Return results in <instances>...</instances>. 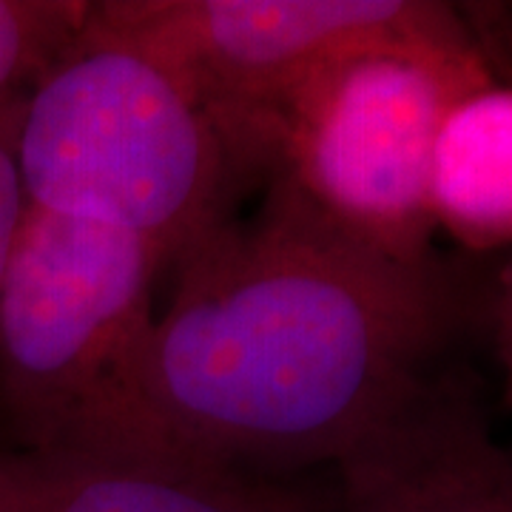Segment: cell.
Segmentation results:
<instances>
[{
	"instance_id": "cell-8",
	"label": "cell",
	"mask_w": 512,
	"mask_h": 512,
	"mask_svg": "<svg viewBox=\"0 0 512 512\" xmlns=\"http://www.w3.org/2000/svg\"><path fill=\"white\" fill-rule=\"evenodd\" d=\"M430 211L467 251L512 245V83L493 80L444 114L430 163Z\"/></svg>"
},
{
	"instance_id": "cell-3",
	"label": "cell",
	"mask_w": 512,
	"mask_h": 512,
	"mask_svg": "<svg viewBox=\"0 0 512 512\" xmlns=\"http://www.w3.org/2000/svg\"><path fill=\"white\" fill-rule=\"evenodd\" d=\"M165 262L109 225L26 205L0 279V404L26 453H103Z\"/></svg>"
},
{
	"instance_id": "cell-7",
	"label": "cell",
	"mask_w": 512,
	"mask_h": 512,
	"mask_svg": "<svg viewBox=\"0 0 512 512\" xmlns=\"http://www.w3.org/2000/svg\"><path fill=\"white\" fill-rule=\"evenodd\" d=\"M333 490L191 461L109 453L0 456V512H325Z\"/></svg>"
},
{
	"instance_id": "cell-9",
	"label": "cell",
	"mask_w": 512,
	"mask_h": 512,
	"mask_svg": "<svg viewBox=\"0 0 512 512\" xmlns=\"http://www.w3.org/2000/svg\"><path fill=\"white\" fill-rule=\"evenodd\" d=\"M89 9L83 0H0V146L12 154L29 97L72 52Z\"/></svg>"
},
{
	"instance_id": "cell-10",
	"label": "cell",
	"mask_w": 512,
	"mask_h": 512,
	"mask_svg": "<svg viewBox=\"0 0 512 512\" xmlns=\"http://www.w3.org/2000/svg\"><path fill=\"white\" fill-rule=\"evenodd\" d=\"M23 214H26V194H23L15 154L0 146V279L15 248Z\"/></svg>"
},
{
	"instance_id": "cell-4",
	"label": "cell",
	"mask_w": 512,
	"mask_h": 512,
	"mask_svg": "<svg viewBox=\"0 0 512 512\" xmlns=\"http://www.w3.org/2000/svg\"><path fill=\"white\" fill-rule=\"evenodd\" d=\"M493 80L476 37L348 49L274 114V174L382 254L433 259L430 163L441 120Z\"/></svg>"
},
{
	"instance_id": "cell-2",
	"label": "cell",
	"mask_w": 512,
	"mask_h": 512,
	"mask_svg": "<svg viewBox=\"0 0 512 512\" xmlns=\"http://www.w3.org/2000/svg\"><path fill=\"white\" fill-rule=\"evenodd\" d=\"M15 163L26 205L143 239L165 268L274 177L271 151L168 69L86 32L29 97Z\"/></svg>"
},
{
	"instance_id": "cell-11",
	"label": "cell",
	"mask_w": 512,
	"mask_h": 512,
	"mask_svg": "<svg viewBox=\"0 0 512 512\" xmlns=\"http://www.w3.org/2000/svg\"><path fill=\"white\" fill-rule=\"evenodd\" d=\"M495 353L501 365V399L512 410V271L495 299Z\"/></svg>"
},
{
	"instance_id": "cell-5",
	"label": "cell",
	"mask_w": 512,
	"mask_h": 512,
	"mask_svg": "<svg viewBox=\"0 0 512 512\" xmlns=\"http://www.w3.org/2000/svg\"><path fill=\"white\" fill-rule=\"evenodd\" d=\"M86 35L151 57L274 154V114L336 55L384 40H467L433 0H103Z\"/></svg>"
},
{
	"instance_id": "cell-12",
	"label": "cell",
	"mask_w": 512,
	"mask_h": 512,
	"mask_svg": "<svg viewBox=\"0 0 512 512\" xmlns=\"http://www.w3.org/2000/svg\"><path fill=\"white\" fill-rule=\"evenodd\" d=\"M325 512H336V495H333V507H328Z\"/></svg>"
},
{
	"instance_id": "cell-1",
	"label": "cell",
	"mask_w": 512,
	"mask_h": 512,
	"mask_svg": "<svg viewBox=\"0 0 512 512\" xmlns=\"http://www.w3.org/2000/svg\"><path fill=\"white\" fill-rule=\"evenodd\" d=\"M171 271L109 456L262 478L336 467L441 376L473 308L439 256L382 254L279 174L254 217Z\"/></svg>"
},
{
	"instance_id": "cell-6",
	"label": "cell",
	"mask_w": 512,
	"mask_h": 512,
	"mask_svg": "<svg viewBox=\"0 0 512 512\" xmlns=\"http://www.w3.org/2000/svg\"><path fill=\"white\" fill-rule=\"evenodd\" d=\"M333 470L336 512H512V450L444 373Z\"/></svg>"
}]
</instances>
